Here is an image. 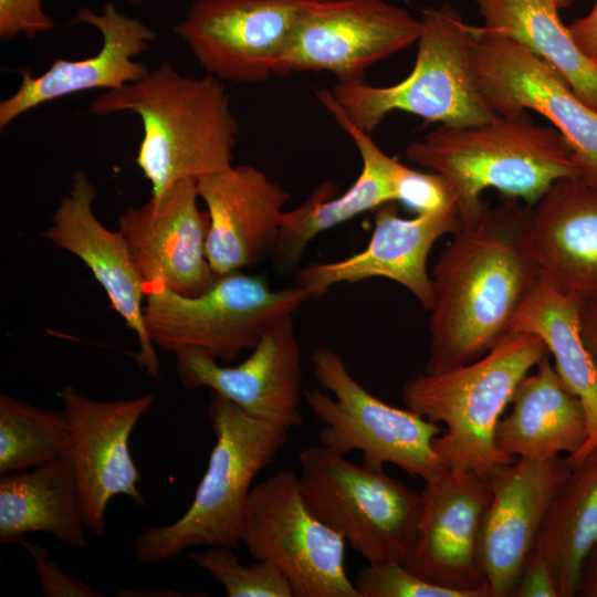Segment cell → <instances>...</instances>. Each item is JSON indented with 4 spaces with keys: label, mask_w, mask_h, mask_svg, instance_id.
<instances>
[{
    "label": "cell",
    "mask_w": 597,
    "mask_h": 597,
    "mask_svg": "<svg viewBox=\"0 0 597 597\" xmlns=\"http://www.w3.org/2000/svg\"><path fill=\"white\" fill-rule=\"evenodd\" d=\"M506 198L453 233L432 268L427 373L474 362L496 346L542 277L527 239L532 207Z\"/></svg>",
    "instance_id": "obj_1"
},
{
    "label": "cell",
    "mask_w": 597,
    "mask_h": 597,
    "mask_svg": "<svg viewBox=\"0 0 597 597\" xmlns=\"http://www.w3.org/2000/svg\"><path fill=\"white\" fill-rule=\"evenodd\" d=\"M87 112H130L140 118L136 164L151 196L231 166L239 126L229 95L211 75L189 77L163 63L136 82L97 95Z\"/></svg>",
    "instance_id": "obj_2"
},
{
    "label": "cell",
    "mask_w": 597,
    "mask_h": 597,
    "mask_svg": "<svg viewBox=\"0 0 597 597\" xmlns=\"http://www.w3.org/2000/svg\"><path fill=\"white\" fill-rule=\"evenodd\" d=\"M405 154L448 182L462 227L489 208L481 200L488 188L533 207L555 181L580 176L561 133L533 123L526 113L475 126L440 125Z\"/></svg>",
    "instance_id": "obj_3"
},
{
    "label": "cell",
    "mask_w": 597,
    "mask_h": 597,
    "mask_svg": "<svg viewBox=\"0 0 597 597\" xmlns=\"http://www.w3.org/2000/svg\"><path fill=\"white\" fill-rule=\"evenodd\" d=\"M548 354L533 333L512 332L479 359L442 371H421L406 380V408L444 431L433 448L450 469L473 471L488 479L514 459L495 446V429L521 380Z\"/></svg>",
    "instance_id": "obj_4"
},
{
    "label": "cell",
    "mask_w": 597,
    "mask_h": 597,
    "mask_svg": "<svg viewBox=\"0 0 597 597\" xmlns=\"http://www.w3.org/2000/svg\"><path fill=\"white\" fill-rule=\"evenodd\" d=\"M209 395L216 441L205 474L177 521L137 534L132 553L138 562H167L198 546L237 549L252 482L287 441L291 429L252 417L214 391Z\"/></svg>",
    "instance_id": "obj_5"
},
{
    "label": "cell",
    "mask_w": 597,
    "mask_h": 597,
    "mask_svg": "<svg viewBox=\"0 0 597 597\" xmlns=\"http://www.w3.org/2000/svg\"><path fill=\"white\" fill-rule=\"evenodd\" d=\"M417 59L410 74L389 86L365 81L338 83L331 91L347 118L366 133L392 112L448 126H475L498 116L473 67L478 28L449 4L422 12Z\"/></svg>",
    "instance_id": "obj_6"
},
{
    "label": "cell",
    "mask_w": 597,
    "mask_h": 597,
    "mask_svg": "<svg viewBox=\"0 0 597 597\" xmlns=\"http://www.w3.org/2000/svg\"><path fill=\"white\" fill-rule=\"evenodd\" d=\"M311 362L315 379L329 391H304L310 410L322 423L321 446L342 455L359 451L366 468L394 464L423 481L448 469L433 448L444 428L370 394L354 378L343 357L328 347L315 348Z\"/></svg>",
    "instance_id": "obj_7"
},
{
    "label": "cell",
    "mask_w": 597,
    "mask_h": 597,
    "mask_svg": "<svg viewBox=\"0 0 597 597\" xmlns=\"http://www.w3.org/2000/svg\"><path fill=\"white\" fill-rule=\"evenodd\" d=\"M302 496L368 564L406 561L417 536L420 493L323 446L298 455Z\"/></svg>",
    "instance_id": "obj_8"
},
{
    "label": "cell",
    "mask_w": 597,
    "mask_h": 597,
    "mask_svg": "<svg viewBox=\"0 0 597 597\" xmlns=\"http://www.w3.org/2000/svg\"><path fill=\"white\" fill-rule=\"evenodd\" d=\"M308 298L310 293L295 284L272 289L264 276L241 270L218 275L196 296L147 285L144 321L149 338L160 348L174 353L197 348L230 364Z\"/></svg>",
    "instance_id": "obj_9"
},
{
    "label": "cell",
    "mask_w": 597,
    "mask_h": 597,
    "mask_svg": "<svg viewBox=\"0 0 597 597\" xmlns=\"http://www.w3.org/2000/svg\"><path fill=\"white\" fill-rule=\"evenodd\" d=\"M241 543L285 576L294 597H362L345 569V540L308 509L292 470L252 488Z\"/></svg>",
    "instance_id": "obj_10"
},
{
    "label": "cell",
    "mask_w": 597,
    "mask_h": 597,
    "mask_svg": "<svg viewBox=\"0 0 597 597\" xmlns=\"http://www.w3.org/2000/svg\"><path fill=\"white\" fill-rule=\"evenodd\" d=\"M421 20L385 0H310L276 75L328 72L338 83L364 81L373 64L418 42Z\"/></svg>",
    "instance_id": "obj_11"
},
{
    "label": "cell",
    "mask_w": 597,
    "mask_h": 597,
    "mask_svg": "<svg viewBox=\"0 0 597 597\" xmlns=\"http://www.w3.org/2000/svg\"><path fill=\"white\" fill-rule=\"evenodd\" d=\"M472 60L479 85L500 116L526 109L546 117L572 150L580 177L597 187V111L530 50L478 28Z\"/></svg>",
    "instance_id": "obj_12"
},
{
    "label": "cell",
    "mask_w": 597,
    "mask_h": 597,
    "mask_svg": "<svg viewBox=\"0 0 597 597\" xmlns=\"http://www.w3.org/2000/svg\"><path fill=\"white\" fill-rule=\"evenodd\" d=\"M310 0H195L174 32L208 75L262 83L276 75Z\"/></svg>",
    "instance_id": "obj_13"
},
{
    "label": "cell",
    "mask_w": 597,
    "mask_h": 597,
    "mask_svg": "<svg viewBox=\"0 0 597 597\" xmlns=\"http://www.w3.org/2000/svg\"><path fill=\"white\" fill-rule=\"evenodd\" d=\"M57 396L67 420L70 443L65 455L75 475L84 525L88 533L101 537L105 533L106 507L114 496L125 495L136 505H145L129 438L155 396L102 401L69 385Z\"/></svg>",
    "instance_id": "obj_14"
},
{
    "label": "cell",
    "mask_w": 597,
    "mask_h": 597,
    "mask_svg": "<svg viewBox=\"0 0 597 597\" xmlns=\"http://www.w3.org/2000/svg\"><path fill=\"white\" fill-rule=\"evenodd\" d=\"M490 499L488 479L473 471L448 468L425 481L417 536L404 566L465 597H490L480 559V534Z\"/></svg>",
    "instance_id": "obj_15"
},
{
    "label": "cell",
    "mask_w": 597,
    "mask_h": 597,
    "mask_svg": "<svg viewBox=\"0 0 597 597\" xmlns=\"http://www.w3.org/2000/svg\"><path fill=\"white\" fill-rule=\"evenodd\" d=\"M175 354L185 389L208 388L248 415L289 429L304 425L302 357L292 315L271 325L251 354L235 366H222L197 348Z\"/></svg>",
    "instance_id": "obj_16"
},
{
    "label": "cell",
    "mask_w": 597,
    "mask_h": 597,
    "mask_svg": "<svg viewBox=\"0 0 597 597\" xmlns=\"http://www.w3.org/2000/svg\"><path fill=\"white\" fill-rule=\"evenodd\" d=\"M562 455L517 458L488 476L491 499L480 534V559L490 597H513L546 512L572 470Z\"/></svg>",
    "instance_id": "obj_17"
},
{
    "label": "cell",
    "mask_w": 597,
    "mask_h": 597,
    "mask_svg": "<svg viewBox=\"0 0 597 597\" xmlns=\"http://www.w3.org/2000/svg\"><path fill=\"white\" fill-rule=\"evenodd\" d=\"M198 199L196 180H182L119 216L118 231L146 286L196 296L218 276L206 253L209 216Z\"/></svg>",
    "instance_id": "obj_18"
},
{
    "label": "cell",
    "mask_w": 597,
    "mask_h": 597,
    "mask_svg": "<svg viewBox=\"0 0 597 597\" xmlns=\"http://www.w3.org/2000/svg\"><path fill=\"white\" fill-rule=\"evenodd\" d=\"M461 227L454 202L411 219L401 218L392 202L385 203L375 210L374 230L364 250L339 261L301 269L295 285L318 298L339 283L384 277L404 286L429 311L433 290L428 255L438 239Z\"/></svg>",
    "instance_id": "obj_19"
},
{
    "label": "cell",
    "mask_w": 597,
    "mask_h": 597,
    "mask_svg": "<svg viewBox=\"0 0 597 597\" xmlns=\"http://www.w3.org/2000/svg\"><path fill=\"white\" fill-rule=\"evenodd\" d=\"M94 184L84 171L72 177V187L52 217L44 238L77 256L104 289L112 307L123 317L139 344L135 359L142 370L159 380L160 365L144 321L146 284L121 232L104 227L93 210Z\"/></svg>",
    "instance_id": "obj_20"
},
{
    "label": "cell",
    "mask_w": 597,
    "mask_h": 597,
    "mask_svg": "<svg viewBox=\"0 0 597 597\" xmlns=\"http://www.w3.org/2000/svg\"><path fill=\"white\" fill-rule=\"evenodd\" d=\"M196 186L209 216L206 253L217 275L253 266L274 253L289 191L251 165H231Z\"/></svg>",
    "instance_id": "obj_21"
},
{
    "label": "cell",
    "mask_w": 597,
    "mask_h": 597,
    "mask_svg": "<svg viewBox=\"0 0 597 597\" xmlns=\"http://www.w3.org/2000/svg\"><path fill=\"white\" fill-rule=\"evenodd\" d=\"M74 20L101 33L100 51L83 60L59 57L39 76L23 71L18 90L0 103L1 129L44 103L92 88L117 90L149 72L134 57L145 52L158 33L140 19L126 15L114 2H106L100 12L78 9Z\"/></svg>",
    "instance_id": "obj_22"
},
{
    "label": "cell",
    "mask_w": 597,
    "mask_h": 597,
    "mask_svg": "<svg viewBox=\"0 0 597 597\" xmlns=\"http://www.w3.org/2000/svg\"><path fill=\"white\" fill-rule=\"evenodd\" d=\"M316 96L353 139L363 167L353 185L341 196L336 195L337 185L325 180L314 188L303 203L284 211L274 250L276 266L282 272L295 269L308 243L320 233L366 211L397 201L398 186L407 168L384 153L369 133L347 118L331 91H317Z\"/></svg>",
    "instance_id": "obj_23"
},
{
    "label": "cell",
    "mask_w": 597,
    "mask_h": 597,
    "mask_svg": "<svg viewBox=\"0 0 597 597\" xmlns=\"http://www.w3.org/2000/svg\"><path fill=\"white\" fill-rule=\"evenodd\" d=\"M528 245L542 276L580 301L597 295V187L555 181L532 208Z\"/></svg>",
    "instance_id": "obj_24"
},
{
    "label": "cell",
    "mask_w": 597,
    "mask_h": 597,
    "mask_svg": "<svg viewBox=\"0 0 597 597\" xmlns=\"http://www.w3.org/2000/svg\"><path fill=\"white\" fill-rule=\"evenodd\" d=\"M516 387L512 410L500 419L495 446L511 458L548 459L567 453L572 461L588 437L582 401L561 380L549 353Z\"/></svg>",
    "instance_id": "obj_25"
},
{
    "label": "cell",
    "mask_w": 597,
    "mask_h": 597,
    "mask_svg": "<svg viewBox=\"0 0 597 597\" xmlns=\"http://www.w3.org/2000/svg\"><path fill=\"white\" fill-rule=\"evenodd\" d=\"M34 532L51 534L75 549L87 547L76 480L66 455L1 474L0 543H19Z\"/></svg>",
    "instance_id": "obj_26"
},
{
    "label": "cell",
    "mask_w": 597,
    "mask_h": 597,
    "mask_svg": "<svg viewBox=\"0 0 597 597\" xmlns=\"http://www.w3.org/2000/svg\"><path fill=\"white\" fill-rule=\"evenodd\" d=\"M580 300L566 294L543 276L519 310L512 332L538 335L554 358V367L569 391L582 401L588 423L585 446L572 467L597 448V365L580 332Z\"/></svg>",
    "instance_id": "obj_27"
},
{
    "label": "cell",
    "mask_w": 597,
    "mask_h": 597,
    "mask_svg": "<svg viewBox=\"0 0 597 597\" xmlns=\"http://www.w3.org/2000/svg\"><path fill=\"white\" fill-rule=\"evenodd\" d=\"M484 33L517 42L556 70L597 111V63L574 42L555 0H475Z\"/></svg>",
    "instance_id": "obj_28"
},
{
    "label": "cell",
    "mask_w": 597,
    "mask_h": 597,
    "mask_svg": "<svg viewBox=\"0 0 597 597\" xmlns=\"http://www.w3.org/2000/svg\"><path fill=\"white\" fill-rule=\"evenodd\" d=\"M596 542L597 448L559 486L533 547L549 563L561 597L577 596L583 562Z\"/></svg>",
    "instance_id": "obj_29"
},
{
    "label": "cell",
    "mask_w": 597,
    "mask_h": 597,
    "mask_svg": "<svg viewBox=\"0 0 597 597\" xmlns=\"http://www.w3.org/2000/svg\"><path fill=\"white\" fill-rule=\"evenodd\" d=\"M70 443L63 411L0 395V473H11L65 455Z\"/></svg>",
    "instance_id": "obj_30"
},
{
    "label": "cell",
    "mask_w": 597,
    "mask_h": 597,
    "mask_svg": "<svg viewBox=\"0 0 597 597\" xmlns=\"http://www.w3.org/2000/svg\"><path fill=\"white\" fill-rule=\"evenodd\" d=\"M233 551L213 546L187 556L217 580L228 597H294L289 580L274 565L264 561L243 565Z\"/></svg>",
    "instance_id": "obj_31"
},
{
    "label": "cell",
    "mask_w": 597,
    "mask_h": 597,
    "mask_svg": "<svg viewBox=\"0 0 597 597\" xmlns=\"http://www.w3.org/2000/svg\"><path fill=\"white\" fill-rule=\"evenodd\" d=\"M353 583L362 597H465L430 584L395 562L367 563L357 570Z\"/></svg>",
    "instance_id": "obj_32"
},
{
    "label": "cell",
    "mask_w": 597,
    "mask_h": 597,
    "mask_svg": "<svg viewBox=\"0 0 597 597\" xmlns=\"http://www.w3.org/2000/svg\"><path fill=\"white\" fill-rule=\"evenodd\" d=\"M22 548L32 557L42 593L45 597H102L91 585L64 573L39 544L20 540Z\"/></svg>",
    "instance_id": "obj_33"
},
{
    "label": "cell",
    "mask_w": 597,
    "mask_h": 597,
    "mask_svg": "<svg viewBox=\"0 0 597 597\" xmlns=\"http://www.w3.org/2000/svg\"><path fill=\"white\" fill-rule=\"evenodd\" d=\"M42 4V0H0V39L34 38L53 29L55 22Z\"/></svg>",
    "instance_id": "obj_34"
},
{
    "label": "cell",
    "mask_w": 597,
    "mask_h": 597,
    "mask_svg": "<svg viewBox=\"0 0 597 597\" xmlns=\"http://www.w3.org/2000/svg\"><path fill=\"white\" fill-rule=\"evenodd\" d=\"M513 597H561L549 563L534 548L523 565Z\"/></svg>",
    "instance_id": "obj_35"
},
{
    "label": "cell",
    "mask_w": 597,
    "mask_h": 597,
    "mask_svg": "<svg viewBox=\"0 0 597 597\" xmlns=\"http://www.w3.org/2000/svg\"><path fill=\"white\" fill-rule=\"evenodd\" d=\"M578 49L597 63V1L591 11L567 25Z\"/></svg>",
    "instance_id": "obj_36"
},
{
    "label": "cell",
    "mask_w": 597,
    "mask_h": 597,
    "mask_svg": "<svg viewBox=\"0 0 597 597\" xmlns=\"http://www.w3.org/2000/svg\"><path fill=\"white\" fill-rule=\"evenodd\" d=\"M579 321L582 337L597 365V295L580 301Z\"/></svg>",
    "instance_id": "obj_37"
},
{
    "label": "cell",
    "mask_w": 597,
    "mask_h": 597,
    "mask_svg": "<svg viewBox=\"0 0 597 597\" xmlns=\"http://www.w3.org/2000/svg\"><path fill=\"white\" fill-rule=\"evenodd\" d=\"M577 596L597 597V542L587 553L583 562Z\"/></svg>",
    "instance_id": "obj_38"
},
{
    "label": "cell",
    "mask_w": 597,
    "mask_h": 597,
    "mask_svg": "<svg viewBox=\"0 0 597 597\" xmlns=\"http://www.w3.org/2000/svg\"><path fill=\"white\" fill-rule=\"evenodd\" d=\"M575 0H555L558 9H562V8H565V7H568L569 4H572Z\"/></svg>",
    "instance_id": "obj_39"
},
{
    "label": "cell",
    "mask_w": 597,
    "mask_h": 597,
    "mask_svg": "<svg viewBox=\"0 0 597 597\" xmlns=\"http://www.w3.org/2000/svg\"><path fill=\"white\" fill-rule=\"evenodd\" d=\"M125 1L128 2L129 4L138 6V4H142L145 1H149V0H125Z\"/></svg>",
    "instance_id": "obj_40"
}]
</instances>
